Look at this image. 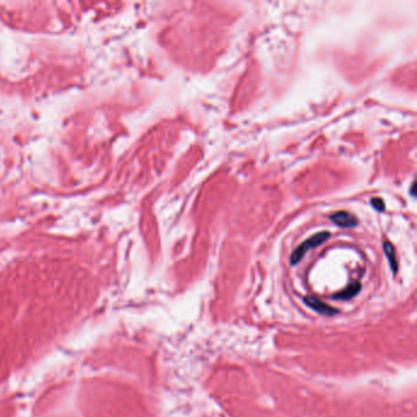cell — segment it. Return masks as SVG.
<instances>
[{"label": "cell", "mask_w": 417, "mask_h": 417, "mask_svg": "<svg viewBox=\"0 0 417 417\" xmlns=\"http://www.w3.org/2000/svg\"><path fill=\"white\" fill-rule=\"evenodd\" d=\"M303 302H305L306 306H308L309 308L314 309L315 312L320 314L322 316H334L338 314V309L330 307L329 305H327L323 301L316 299V297L312 296H306L303 299Z\"/></svg>", "instance_id": "2"}, {"label": "cell", "mask_w": 417, "mask_h": 417, "mask_svg": "<svg viewBox=\"0 0 417 417\" xmlns=\"http://www.w3.org/2000/svg\"><path fill=\"white\" fill-rule=\"evenodd\" d=\"M330 220L334 223L335 225L340 226V228H355L357 225V219L354 216H351L350 213L344 212H336L330 216Z\"/></svg>", "instance_id": "3"}, {"label": "cell", "mask_w": 417, "mask_h": 417, "mask_svg": "<svg viewBox=\"0 0 417 417\" xmlns=\"http://www.w3.org/2000/svg\"><path fill=\"white\" fill-rule=\"evenodd\" d=\"M410 193L412 197H416V183L413 181L412 184H411V189H410Z\"/></svg>", "instance_id": "7"}, {"label": "cell", "mask_w": 417, "mask_h": 417, "mask_svg": "<svg viewBox=\"0 0 417 417\" xmlns=\"http://www.w3.org/2000/svg\"><path fill=\"white\" fill-rule=\"evenodd\" d=\"M329 236H330V234L328 233V231H322V233L315 234L314 236H311L309 239L303 241V242L301 244V245L293 252V255H291L290 263L293 264V266H296V264L302 260L303 256H305L309 250L315 249V247L320 246L323 242H326V241L329 239Z\"/></svg>", "instance_id": "1"}, {"label": "cell", "mask_w": 417, "mask_h": 417, "mask_svg": "<svg viewBox=\"0 0 417 417\" xmlns=\"http://www.w3.org/2000/svg\"><path fill=\"white\" fill-rule=\"evenodd\" d=\"M371 204L374 210L378 211V212H383V211L386 210V205H384V202L382 198H373L371 201Z\"/></svg>", "instance_id": "6"}, {"label": "cell", "mask_w": 417, "mask_h": 417, "mask_svg": "<svg viewBox=\"0 0 417 417\" xmlns=\"http://www.w3.org/2000/svg\"><path fill=\"white\" fill-rule=\"evenodd\" d=\"M383 250H384V253H386L387 258H388V263H389L390 269H392L393 274H397L399 266H398V258H397V253H395L394 246H393L390 242H388V241H386V242L383 244Z\"/></svg>", "instance_id": "4"}, {"label": "cell", "mask_w": 417, "mask_h": 417, "mask_svg": "<svg viewBox=\"0 0 417 417\" xmlns=\"http://www.w3.org/2000/svg\"><path fill=\"white\" fill-rule=\"evenodd\" d=\"M360 290H361V284H360V283H354V284L349 285V287H348L346 289H344V290L340 291V293L334 295V299L335 300L354 299V297L360 293Z\"/></svg>", "instance_id": "5"}]
</instances>
